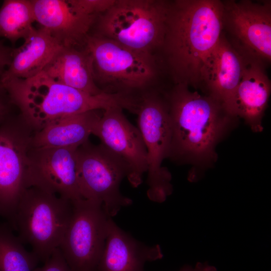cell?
Returning <instances> with one entry per match:
<instances>
[{
	"label": "cell",
	"mask_w": 271,
	"mask_h": 271,
	"mask_svg": "<svg viewBox=\"0 0 271 271\" xmlns=\"http://www.w3.org/2000/svg\"><path fill=\"white\" fill-rule=\"evenodd\" d=\"M220 0L170 1L156 57L174 84L200 88L202 70L223 31Z\"/></svg>",
	"instance_id": "obj_1"
},
{
	"label": "cell",
	"mask_w": 271,
	"mask_h": 271,
	"mask_svg": "<svg viewBox=\"0 0 271 271\" xmlns=\"http://www.w3.org/2000/svg\"><path fill=\"white\" fill-rule=\"evenodd\" d=\"M172 129L169 157L195 163L215 159V147L234 117L212 96L185 84L165 92Z\"/></svg>",
	"instance_id": "obj_2"
},
{
	"label": "cell",
	"mask_w": 271,
	"mask_h": 271,
	"mask_svg": "<svg viewBox=\"0 0 271 271\" xmlns=\"http://www.w3.org/2000/svg\"><path fill=\"white\" fill-rule=\"evenodd\" d=\"M1 82L24 120L36 131L68 115L112 107L128 110L131 103L127 94L91 95L57 82L43 72L27 79L12 78Z\"/></svg>",
	"instance_id": "obj_3"
},
{
	"label": "cell",
	"mask_w": 271,
	"mask_h": 271,
	"mask_svg": "<svg viewBox=\"0 0 271 271\" xmlns=\"http://www.w3.org/2000/svg\"><path fill=\"white\" fill-rule=\"evenodd\" d=\"M84 47L92 58L95 83L103 92L136 94L156 87L162 70L156 56L91 34Z\"/></svg>",
	"instance_id": "obj_4"
},
{
	"label": "cell",
	"mask_w": 271,
	"mask_h": 271,
	"mask_svg": "<svg viewBox=\"0 0 271 271\" xmlns=\"http://www.w3.org/2000/svg\"><path fill=\"white\" fill-rule=\"evenodd\" d=\"M170 1L115 0L96 18L89 34L156 55L164 39Z\"/></svg>",
	"instance_id": "obj_5"
},
{
	"label": "cell",
	"mask_w": 271,
	"mask_h": 271,
	"mask_svg": "<svg viewBox=\"0 0 271 271\" xmlns=\"http://www.w3.org/2000/svg\"><path fill=\"white\" fill-rule=\"evenodd\" d=\"M72 212L70 201L31 186L20 199L12 228L44 262L59 247Z\"/></svg>",
	"instance_id": "obj_6"
},
{
	"label": "cell",
	"mask_w": 271,
	"mask_h": 271,
	"mask_svg": "<svg viewBox=\"0 0 271 271\" xmlns=\"http://www.w3.org/2000/svg\"><path fill=\"white\" fill-rule=\"evenodd\" d=\"M133 113L138 116V128L147 152V196L152 201L162 203L172 192L171 175L162 166L169 157L172 142L165 92L155 87L138 93Z\"/></svg>",
	"instance_id": "obj_7"
},
{
	"label": "cell",
	"mask_w": 271,
	"mask_h": 271,
	"mask_svg": "<svg viewBox=\"0 0 271 271\" xmlns=\"http://www.w3.org/2000/svg\"><path fill=\"white\" fill-rule=\"evenodd\" d=\"M77 177L83 199L100 205L107 215H116L132 200L123 195L120 185L127 177L124 162L101 144L87 141L76 150Z\"/></svg>",
	"instance_id": "obj_8"
},
{
	"label": "cell",
	"mask_w": 271,
	"mask_h": 271,
	"mask_svg": "<svg viewBox=\"0 0 271 271\" xmlns=\"http://www.w3.org/2000/svg\"><path fill=\"white\" fill-rule=\"evenodd\" d=\"M223 31L243 57L258 60L265 66L271 62V1L224 0Z\"/></svg>",
	"instance_id": "obj_9"
},
{
	"label": "cell",
	"mask_w": 271,
	"mask_h": 271,
	"mask_svg": "<svg viewBox=\"0 0 271 271\" xmlns=\"http://www.w3.org/2000/svg\"><path fill=\"white\" fill-rule=\"evenodd\" d=\"M111 217L102 207L82 199L73 203L72 217L59 247L71 271H96Z\"/></svg>",
	"instance_id": "obj_10"
},
{
	"label": "cell",
	"mask_w": 271,
	"mask_h": 271,
	"mask_svg": "<svg viewBox=\"0 0 271 271\" xmlns=\"http://www.w3.org/2000/svg\"><path fill=\"white\" fill-rule=\"evenodd\" d=\"M14 115L0 125V216L12 227L20 199L29 188L28 152L32 136Z\"/></svg>",
	"instance_id": "obj_11"
},
{
	"label": "cell",
	"mask_w": 271,
	"mask_h": 271,
	"mask_svg": "<svg viewBox=\"0 0 271 271\" xmlns=\"http://www.w3.org/2000/svg\"><path fill=\"white\" fill-rule=\"evenodd\" d=\"M78 147L36 148L28 152V187L34 186L70 201L82 199L76 170Z\"/></svg>",
	"instance_id": "obj_12"
},
{
	"label": "cell",
	"mask_w": 271,
	"mask_h": 271,
	"mask_svg": "<svg viewBox=\"0 0 271 271\" xmlns=\"http://www.w3.org/2000/svg\"><path fill=\"white\" fill-rule=\"evenodd\" d=\"M120 107L104 110L92 134L127 167L126 178L134 188L142 183L148 169L147 152L141 133L127 119Z\"/></svg>",
	"instance_id": "obj_13"
},
{
	"label": "cell",
	"mask_w": 271,
	"mask_h": 271,
	"mask_svg": "<svg viewBox=\"0 0 271 271\" xmlns=\"http://www.w3.org/2000/svg\"><path fill=\"white\" fill-rule=\"evenodd\" d=\"M35 22L62 46L84 47L98 16L83 13L72 0H31Z\"/></svg>",
	"instance_id": "obj_14"
},
{
	"label": "cell",
	"mask_w": 271,
	"mask_h": 271,
	"mask_svg": "<svg viewBox=\"0 0 271 271\" xmlns=\"http://www.w3.org/2000/svg\"><path fill=\"white\" fill-rule=\"evenodd\" d=\"M245 58L241 79L223 106L232 116L243 118L252 131L260 132L263 129L262 119L270 96L271 83L262 62Z\"/></svg>",
	"instance_id": "obj_15"
},
{
	"label": "cell",
	"mask_w": 271,
	"mask_h": 271,
	"mask_svg": "<svg viewBox=\"0 0 271 271\" xmlns=\"http://www.w3.org/2000/svg\"><path fill=\"white\" fill-rule=\"evenodd\" d=\"M245 64V57L231 45L222 31L202 70L200 88L224 105L237 87Z\"/></svg>",
	"instance_id": "obj_16"
},
{
	"label": "cell",
	"mask_w": 271,
	"mask_h": 271,
	"mask_svg": "<svg viewBox=\"0 0 271 271\" xmlns=\"http://www.w3.org/2000/svg\"><path fill=\"white\" fill-rule=\"evenodd\" d=\"M163 256L159 245L148 246L136 240L110 218L96 271H144L146 262Z\"/></svg>",
	"instance_id": "obj_17"
},
{
	"label": "cell",
	"mask_w": 271,
	"mask_h": 271,
	"mask_svg": "<svg viewBox=\"0 0 271 271\" xmlns=\"http://www.w3.org/2000/svg\"><path fill=\"white\" fill-rule=\"evenodd\" d=\"M42 72L57 82L91 95L104 92L95 83L92 58L84 47L62 46Z\"/></svg>",
	"instance_id": "obj_18"
},
{
	"label": "cell",
	"mask_w": 271,
	"mask_h": 271,
	"mask_svg": "<svg viewBox=\"0 0 271 271\" xmlns=\"http://www.w3.org/2000/svg\"><path fill=\"white\" fill-rule=\"evenodd\" d=\"M14 48L12 59L0 78V81L12 78L27 79L42 72L54 54L62 47L44 28H35Z\"/></svg>",
	"instance_id": "obj_19"
},
{
	"label": "cell",
	"mask_w": 271,
	"mask_h": 271,
	"mask_svg": "<svg viewBox=\"0 0 271 271\" xmlns=\"http://www.w3.org/2000/svg\"><path fill=\"white\" fill-rule=\"evenodd\" d=\"M94 110L54 120L36 131L31 146L36 148L78 147L88 141L102 113Z\"/></svg>",
	"instance_id": "obj_20"
},
{
	"label": "cell",
	"mask_w": 271,
	"mask_h": 271,
	"mask_svg": "<svg viewBox=\"0 0 271 271\" xmlns=\"http://www.w3.org/2000/svg\"><path fill=\"white\" fill-rule=\"evenodd\" d=\"M35 22L31 0H5L0 7V38L14 45L29 35Z\"/></svg>",
	"instance_id": "obj_21"
},
{
	"label": "cell",
	"mask_w": 271,
	"mask_h": 271,
	"mask_svg": "<svg viewBox=\"0 0 271 271\" xmlns=\"http://www.w3.org/2000/svg\"><path fill=\"white\" fill-rule=\"evenodd\" d=\"M39 261L8 223L0 224V271H33Z\"/></svg>",
	"instance_id": "obj_22"
},
{
	"label": "cell",
	"mask_w": 271,
	"mask_h": 271,
	"mask_svg": "<svg viewBox=\"0 0 271 271\" xmlns=\"http://www.w3.org/2000/svg\"><path fill=\"white\" fill-rule=\"evenodd\" d=\"M74 3L84 13L99 16L107 10L115 0H73Z\"/></svg>",
	"instance_id": "obj_23"
},
{
	"label": "cell",
	"mask_w": 271,
	"mask_h": 271,
	"mask_svg": "<svg viewBox=\"0 0 271 271\" xmlns=\"http://www.w3.org/2000/svg\"><path fill=\"white\" fill-rule=\"evenodd\" d=\"M33 271H71L59 248H56L44 264Z\"/></svg>",
	"instance_id": "obj_24"
},
{
	"label": "cell",
	"mask_w": 271,
	"mask_h": 271,
	"mask_svg": "<svg viewBox=\"0 0 271 271\" xmlns=\"http://www.w3.org/2000/svg\"><path fill=\"white\" fill-rule=\"evenodd\" d=\"M15 107L9 93L0 81V125L13 115V110Z\"/></svg>",
	"instance_id": "obj_25"
},
{
	"label": "cell",
	"mask_w": 271,
	"mask_h": 271,
	"mask_svg": "<svg viewBox=\"0 0 271 271\" xmlns=\"http://www.w3.org/2000/svg\"><path fill=\"white\" fill-rule=\"evenodd\" d=\"M14 49L0 40V78L11 62Z\"/></svg>",
	"instance_id": "obj_26"
},
{
	"label": "cell",
	"mask_w": 271,
	"mask_h": 271,
	"mask_svg": "<svg viewBox=\"0 0 271 271\" xmlns=\"http://www.w3.org/2000/svg\"><path fill=\"white\" fill-rule=\"evenodd\" d=\"M179 271H217L216 267L211 265L207 262H198L193 267L191 265H186Z\"/></svg>",
	"instance_id": "obj_27"
}]
</instances>
